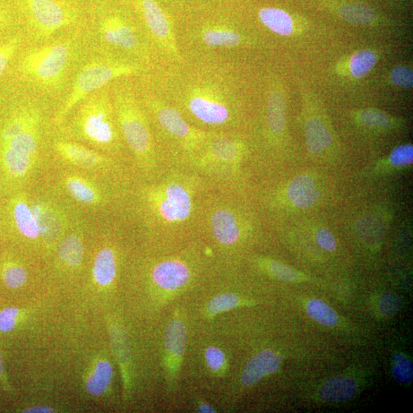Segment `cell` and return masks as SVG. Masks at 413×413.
Masks as SVG:
<instances>
[{"label":"cell","mask_w":413,"mask_h":413,"mask_svg":"<svg viewBox=\"0 0 413 413\" xmlns=\"http://www.w3.org/2000/svg\"><path fill=\"white\" fill-rule=\"evenodd\" d=\"M199 409L200 412H215L214 408L209 405V404H203V405H202Z\"/></svg>","instance_id":"cell-42"},{"label":"cell","mask_w":413,"mask_h":413,"mask_svg":"<svg viewBox=\"0 0 413 413\" xmlns=\"http://www.w3.org/2000/svg\"><path fill=\"white\" fill-rule=\"evenodd\" d=\"M176 107L187 122L205 132H238L240 101L234 74L221 58L159 63L140 76Z\"/></svg>","instance_id":"cell-2"},{"label":"cell","mask_w":413,"mask_h":413,"mask_svg":"<svg viewBox=\"0 0 413 413\" xmlns=\"http://www.w3.org/2000/svg\"><path fill=\"white\" fill-rule=\"evenodd\" d=\"M5 166L10 174L17 178L27 176L38 160L29 155L6 148L4 155Z\"/></svg>","instance_id":"cell-22"},{"label":"cell","mask_w":413,"mask_h":413,"mask_svg":"<svg viewBox=\"0 0 413 413\" xmlns=\"http://www.w3.org/2000/svg\"><path fill=\"white\" fill-rule=\"evenodd\" d=\"M357 388V383L352 378L336 376L324 383L320 394L322 400L326 402H341L354 397Z\"/></svg>","instance_id":"cell-19"},{"label":"cell","mask_w":413,"mask_h":413,"mask_svg":"<svg viewBox=\"0 0 413 413\" xmlns=\"http://www.w3.org/2000/svg\"><path fill=\"white\" fill-rule=\"evenodd\" d=\"M391 80L395 85L404 88H411L413 85V73L411 69L399 66L393 69Z\"/></svg>","instance_id":"cell-36"},{"label":"cell","mask_w":413,"mask_h":413,"mask_svg":"<svg viewBox=\"0 0 413 413\" xmlns=\"http://www.w3.org/2000/svg\"><path fill=\"white\" fill-rule=\"evenodd\" d=\"M306 311L313 320L324 326L332 327L339 322L336 313L320 299L310 300L306 306Z\"/></svg>","instance_id":"cell-26"},{"label":"cell","mask_w":413,"mask_h":413,"mask_svg":"<svg viewBox=\"0 0 413 413\" xmlns=\"http://www.w3.org/2000/svg\"><path fill=\"white\" fill-rule=\"evenodd\" d=\"M110 0H91L84 31L91 50L122 57L152 69L160 63L133 11Z\"/></svg>","instance_id":"cell-4"},{"label":"cell","mask_w":413,"mask_h":413,"mask_svg":"<svg viewBox=\"0 0 413 413\" xmlns=\"http://www.w3.org/2000/svg\"><path fill=\"white\" fill-rule=\"evenodd\" d=\"M58 256L69 266L79 265L84 256L83 243L79 236L75 234L67 235L58 247Z\"/></svg>","instance_id":"cell-23"},{"label":"cell","mask_w":413,"mask_h":413,"mask_svg":"<svg viewBox=\"0 0 413 413\" xmlns=\"http://www.w3.org/2000/svg\"><path fill=\"white\" fill-rule=\"evenodd\" d=\"M173 1L176 2L177 4H185L189 1H192V0H173Z\"/></svg>","instance_id":"cell-44"},{"label":"cell","mask_w":413,"mask_h":413,"mask_svg":"<svg viewBox=\"0 0 413 413\" xmlns=\"http://www.w3.org/2000/svg\"><path fill=\"white\" fill-rule=\"evenodd\" d=\"M136 84L138 94L148 113L155 138L169 166H188L213 133L189 124L181 112L162 98L141 77Z\"/></svg>","instance_id":"cell-7"},{"label":"cell","mask_w":413,"mask_h":413,"mask_svg":"<svg viewBox=\"0 0 413 413\" xmlns=\"http://www.w3.org/2000/svg\"><path fill=\"white\" fill-rule=\"evenodd\" d=\"M117 271V259L115 249L105 247L98 254L93 265V277L99 285L109 286L114 282Z\"/></svg>","instance_id":"cell-20"},{"label":"cell","mask_w":413,"mask_h":413,"mask_svg":"<svg viewBox=\"0 0 413 413\" xmlns=\"http://www.w3.org/2000/svg\"><path fill=\"white\" fill-rule=\"evenodd\" d=\"M113 378V368L106 360L100 361L96 371L87 381V390L93 395H100L105 393Z\"/></svg>","instance_id":"cell-24"},{"label":"cell","mask_w":413,"mask_h":413,"mask_svg":"<svg viewBox=\"0 0 413 413\" xmlns=\"http://www.w3.org/2000/svg\"><path fill=\"white\" fill-rule=\"evenodd\" d=\"M316 240L318 245L328 251H334L336 249V240L332 232L325 228L317 230Z\"/></svg>","instance_id":"cell-39"},{"label":"cell","mask_w":413,"mask_h":413,"mask_svg":"<svg viewBox=\"0 0 413 413\" xmlns=\"http://www.w3.org/2000/svg\"><path fill=\"white\" fill-rule=\"evenodd\" d=\"M4 280L8 287L11 289L20 288L27 282V273L22 266H8L4 272Z\"/></svg>","instance_id":"cell-33"},{"label":"cell","mask_w":413,"mask_h":413,"mask_svg":"<svg viewBox=\"0 0 413 413\" xmlns=\"http://www.w3.org/2000/svg\"><path fill=\"white\" fill-rule=\"evenodd\" d=\"M392 164L395 166H405L413 162V148L411 144L402 145L395 148L390 157Z\"/></svg>","instance_id":"cell-35"},{"label":"cell","mask_w":413,"mask_h":413,"mask_svg":"<svg viewBox=\"0 0 413 413\" xmlns=\"http://www.w3.org/2000/svg\"><path fill=\"white\" fill-rule=\"evenodd\" d=\"M360 122L366 126L385 127L391 123L388 115L383 112L375 109H367L360 112Z\"/></svg>","instance_id":"cell-31"},{"label":"cell","mask_w":413,"mask_h":413,"mask_svg":"<svg viewBox=\"0 0 413 413\" xmlns=\"http://www.w3.org/2000/svg\"><path fill=\"white\" fill-rule=\"evenodd\" d=\"M30 45L84 27L85 7L77 0H15Z\"/></svg>","instance_id":"cell-10"},{"label":"cell","mask_w":413,"mask_h":413,"mask_svg":"<svg viewBox=\"0 0 413 413\" xmlns=\"http://www.w3.org/2000/svg\"><path fill=\"white\" fill-rule=\"evenodd\" d=\"M134 77L112 83V99L124 142L131 154L138 178L156 177L169 166L155 138L150 118L138 94Z\"/></svg>","instance_id":"cell-6"},{"label":"cell","mask_w":413,"mask_h":413,"mask_svg":"<svg viewBox=\"0 0 413 413\" xmlns=\"http://www.w3.org/2000/svg\"><path fill=\"white\" fill-rule=\"evenodd\" d=\"M186 342L185 325L178 320L172 321L166 330V344L169 354L179 358L183 354Z\"/></svg>","instance_id":"cell-25"},{"label":"cell","mask_w":413,"mask_h":413,"mask_svg":"<svg viewBox=\"0 0 413 413\" xmlns=\"http://www.w3.org/2000/svg\"><path fill=\"white\" fill-rule=\"evenodd\" d=\"M402 299L393 292L383 294L379 303V308L383 315H391L397 313L402 307Z\"/></svg>","instance_id":"cell-34"},{"label":"cell","mask_w":413,"mask_h":413,"mask_svg":"<svg viewBox=\"0 0 413 413\" xmlns=\"http://www.w3.org/2000/svg\"><path fill=\"white\" fill-rule=\"evenodd\" d=\"M22 41V34H16L0 44V79L4 76L12 60L18 53Z\"/></svg>","instance_id":"cell-28"},{"label":"cell","mask_w":413,"mask_h":413,"mask_svg":"<svg viewBox=\"0 0 413 413\" xmlns=\"http://www.w3.org/2000/svg\"><path fill=\"white\" fill-rule=\"evenodd\" d=\"M13 218L17 229L23 237L33 240L42 237L40 220L33 203L25 201L17 202L14 206Z\"/></svg>","instance_id":"cell-16"},{"label":"cell","mask_w":413,"mask_h":413,"mask_svg":"<svg viewBox=\"0 0 413 413\" xmlns=\"http://www.w3.org/2000/svg\"><path fill=\"white\" fill-rule=\"evenodd\" d=\"M25 412H33V413H37V412H54V410L50 407H44V406H39V407H33V408H30L29 409H27V411H25Z\"/></svg>","instance_id":"cell-41"},{"label":"cell","mask_w":413,"mask_h":413,"mask_svg":"<svg viewBox=\"0 0 413 413\" xmlns=\"http://www.w3.org/2000/svg\"><path fill=\"white\" fill-rule=\"evenodd\" d=\"M287 195L289 200L297 208L306 209L314 205L320 193L313 178L300 175L291 181L287 188Z\"/></svg>","instance_id":"cell-15"},{"label":"cell","mask_w":413,"mask_h":413,"mask_svg":"<svg viewBox=\"0 0 413 413\" xmlns=\"http://www.w3.org/2000/svg\"><path fill=\"white\" fill-rule=\"evenodd\" d=\"M148 71V67L131 60L91 50L77 69L70 89L55 112L53 126H61L74 108L91 93L117 80L139 77Z\"/></svg>","instance_id":"cell-8"},{"label":"cell","mask_w":413,"mask_h":413,"mask_svg":"<svg viewBox=\"0 0 413 413\" xmlns=\"http://www.w3.org/2000/svg\"><path fill=\"white\" fill-rule=\"evenodd\" d=\"M3 369H4L3 358H2L1 355H0V374H2Z\"/></svg>","instance_id":"cell-43"},{"label":"cell","mask_w":413,"mask_h":413,"mask_svg":"<svg viewBox=\"0 0 413 413\" xmlns=\"http://www.w3.org/2000/svg\"><path fill=\"white\" fill-rule=\"evenodd\" d=\"M266 100L265 124L266 134L272 139L282 135L286 127V103L277 88H273Z\"/></svg>","instance_id":"cell-14"},{"label":"cell","mask_w":413,"mask_h":413,"mask_svg":"<svg viewBox=\"0 0 413 413\" xmlns=\"http://www.w3.org/2000/svg\"><path fill=\"white\" fill-rule=\"evenodd\" d=\"M393 375L400 383H408L412 381L413 367L411 361L401 353H398L393 358Z\"/></svg>","instance_id":"cell-29"},{"label":"cell","mask_w":413,"mask_h":413,"mask_svg":"<svg viewBox=\"0 0 413 413\" xmlns=\"http://www.w3.org/2000/svg\"><path fill=\"white\" fill-rule=\"evenodd\" d=\"M263 264L266 270L280 280L294 282L301 280L299 273L285 264L274 261H264Z\"/></svg>","instance_id":"cell-30"},{"label":"cell","mask_w":413,"mask_h":413,"mask_svg":"<svg viewBox=\"0 0 413 413\" xmlns=\"http://www.w3.org/2000/svg\"><path fill=\"white\" fill-rule=\"evenodd\" d=\"M240 304V299L234 294H223L214 298L209 305V312L218 314L228 311Z\"/></svg>","instance_id":"cell-32"},{"label":"cell","mask_w":413,"mask_h":413,"mask_svg":"<svg viewBox=\"0 0 413 413\" xmlns=\"http://www.w3.org/2000/svg\"><path fill=\"white\" fill-rule=\"evenodd\" d=\"M11 21L12 16L10 12H8L4 8L0 6V28H4L6 25H10Z\"/></svg>","instance_id":"cell-40"},{"label":"cell","mask_w":413,"mask_h":413,"mask_svg":"<svg viewBox=\"0 0 413 413\" xmlns=\"http://www.w3.org/2000/svg\"><path fill=\"white\" fill-rule=\"evenodd\" d=\"M247 152L238 132L213 133L188 166L213 188L240 193L241 167Z\"/></svg>","instance_id":"cell-9"},{"label":"cell","mask_w":413,"mask_h":413,"mask_svg":"<svg viewBox=\"0 0 413 413\" xmlns=\"http://www.w3.org/2000/svg\"><path fill=\"white\" fill-rule=\"evenodd\" d=\"M258 18L266 29L282 37L294 32V23L291 16L282 8L266 6L258 11Z\"/></svg>","instance_id":"cell-18"},{"label":"cell","mask_w":413,"mask_h":413,"mask_svg":"<svg viewBox=\"0 0 413 413\" xmlns=\"http://www.w3.org/2000/svg\"><path fill=\"white\" fill-rule=\"evenodd\" d=\"M91 48L84 27L65 32L23 51L16 70L20 79L39 99L63 97L74 75Z\"/></svg>","instance_id":"cell-3"},{"label":"cell","mask_w":413,"mask_h":413,"mask_svg":"<svg viewBox=\"0 0 413 413\" xmlns=\"http://www.w3.org/2000/svg\"><path fill=\"white\" fill-rule=\"evenodd\" d=\"M53 150L60 160L72 167L96 171L107 178L131 180L135 172L123 163L80 143L57 138Z\"/></svg>","instance_id":"cell-12"},{"label":"cell","mask_w":413,"mask_h":413,"mask_svg":"<svg viewBox=\"0 0 413 413\" xmlns=\"http://www.w3.org/2000/svg\"><path fill=\"white\" fill-rule=\"evenodd\" d=\"M213 186L185 165L171 166L156 177L136 178L125 206L157 252L199 240L204 204Z\"/></svg>","instance_id":"cell-1"},{"label":"cell","mask_w":413,"mask_h":413,"mask_svg":"<svg viewBox=\"0 0 413 413\" xmlns=\"http://www.w3.org/2000/svg\"><path fill=\"white\" fill-rule=\"evenodd\" d=\"M19 315L20 310L15 307H8L0 312V332H11L15 328Z\"/></svg>","instance_id":"cell-37"},{"label":"cell","mask_w":413,"mask_h":413,"mask_svg":"<svg viewBox=\"0 0 413 413\" xmlns=\"http://www.w3.org/2000/svg\"><path fill=\"white\" fill-rule=\"evenodd\" d=\"M306 139L308 150L315 154L328 148L332 140L328 129L317 119H311L307 122Z\"/></svg>","instance_id":"cell-21"},{"label":"cell","mask_w":413,"mask_h":413,"mask_svg":"<svg viewBox=\"0 0 413 413\" xmlns=\"http://www.w3.org/2000/svg\"><path fill=\"white\" fill-rule=\"evenodd\" d=\"M335 12L343 19L350 23L367 25L376 19L374 8L358 0H339L332 4Z\"/></svg>","instance_id":"cell-17"},{"label":"cell","mask_w":413,"mask_h":413,"mask_svg":"<svg viewBox=\"0 0 413 413\" xmlns=\"http://www.w3.org/2000/svg\"><path fill=\"white\" fill-rule=\"evenodd\" d=\"M376 56L371 50L358 51L350 58V70L353 76L360 79L365 77L374 67Z\"/></svg>","instance_id":"cell-27"},{"label":"cell","mask_w":413,"mask_h":413,"mask_svg":"<svg viewBox=\"0 0 413 413\" xmlns=\"http://www.w3.org/2000/svg\"><path fill=\"white\" fill-rule=\"evenodd\" d=\"M206 360L212 371L218 372L225 365V355L217 348H209L206 350Z\"/></svg>","instance_id":"cell-38"},{"label":"cell","mask_w":413,"mask_h":413,"mask_svg":"<svg viewBox=\"0 0 413 413\" xmlns=\"http://www.w3.org/2000/svg\"><path fill=\"white\" fill-rule=\"evenodd\" d=\"M281 357L271 350L258 353L246 365L241 381L245 386H253L270 374L277 372L281 362Z\"/></svg>","instance_id":"cell-13"},{"label":"cell","mask_w":413,"mask_h":413,"mask_svg":"<svg viewBox=\"0 0 413 413\" xmlns=\"http://www.w3.org/2000/svg\"><path fill=\"white\" fill-rule=\"evenodd\" d=\"M128 3L148 34L160 63H184L178 44L176 22L158 0H128Z\"/></svg>","instance_id":"cell-11"},{"label":"cell","mask_w":413,"mask_h":413,"mask_svg":"<svg viewBox=\"0 0 413 413\" xmlns=\"http://www.w3.org/2000/svg\"><path fill=\"white\" fill-rule=\"evenodd\" d=\"M110 85L91 93L74 108L58 127V138L88 145L134 171L131 154L119 131Z\"/></svg>","instance_id":"cell-5"}]
</instances>
